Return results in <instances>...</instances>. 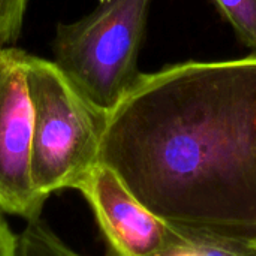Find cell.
<instances>
[{
    "instance_id": "3",
    "label": "cell",
    "mask_w": 256,
    "mask_h": 256,
    "mask_svg": "<svg viewBox=\"0 0 256 256\" xmlns=\"http://www.w3.org/2000/svg\"><path fill=\"white\" fill-rule=\"evenodd\" d=\"M150 3L152 0H99L87 16L57 27L54 63L106 117L141 76L138 54Z\"/></svg>"
},
{
    "instance_id": "8",
    "label": "cell",
    "mask_w": 256,
    "mask_h": 256,
    "mask_svg": "<svg viewBox=\"0 0 256 256\" xmlns=\"http://www.w3.org/2000/svg\"><path fill=\"white\" fill-rule=\"evenodd\" d=\"M238 38L256 54V0H214Z\"/></svg>"
},
{
    "instance_id": "2",
    "label": "cell",
    "mask_w": 256,
    "mask_h": 256,
    "mask_svg": "<svg viewBox=\"0 0 256 256\" xmlns=\"http://www.w3.org/2000/svg\"><path fill=\"white\" fill-rule=\"evenodd\" d=\"M26 82L32 105L30 170L46 200L78 189L100 164L106 116L99 112L54 62L27 54Z\"/></svg>"
},
{
    "instance_id": "7",
    "label": "cell",
    "mask_w": 256,
    "mask_h": 256,
    "mask_svg": "<svg viewBox=\"0 0 256 256\" xmlns=\"http://www.w3.org/2000/svg\"><path fill=\"white\" fill-rule=\"evenodd\" d=\"M18 256H84L68 246L54 231L38 220L27 222L20 234Z\"/></svg>"
},
{
    "instance_id": "10",
    "label": "cell",
    "mask_w": 256,
    "mask_h": 256,
    "mask_svg": "<svg viewBox=\"0 0 256 256\" xmlns=\"http://www.w3.org/2000/svg\"><path fill=\"white\" fill-rule=\"evenodd\" d=\"M18 240L20 236H15L0 210V256H18Z\"/></svg>"
},
{
    "instance_id": "9",
    "label": "cell",
    "mask_w": 256,
    "mask_h": 256,
    "mask_svg": "<svg viewBox=\"0 0 256 256\" xmlns=\"http://www.w3.org/2000/svg\"><path fill=\"white\" fill-rule=\"evenodd\" d=\"M27 0H0V48L18 39Z\"/></svg>"
},
{
    "instance_id": "1",
    "label": "cell",
    "mask_w": 256,
    "mask_h": 256,
    "mask_svg": "<svg viewBox=\"0 0 256 256\" xmlns=\"http://www.w3.org/2000/svg\"><path fill=\"white\" fill-rule=\"evenodd\" d=\"M100 164L168 225L256 242V54L141 74Z\"/></svg>"
},
{
    "instance_id": "4",
    "label": "cell",
    "mask_w": 256,
    "mask_h": 256,
    "mask_svg": "<svg viewBox=\"0 0 256 256\" xmlns=\"http://www.w3.org/2000/svg\"><path fill=\"white\" fill-rule=\"evenodd\" d=\"M27 52L0 48V210L38 220L46 198L32 180V105L26 82Z\"/></svg>"
},
{
    "instance_id": "5",
    "label": "cell",
    "mask_w": 256,
    "mask_h": 256,
    "mask_svg": "<svg viewBox=\"0 0 256 256\" xmlns=\"http://www.w3.org/2000/svg\"><path fill=\"white\" fill-rule=\"evenodd\" d=\"M88 202L114 256H153L172 226L141 204L123 182L99 164L76 189Z\"/></svg>"
},
{
    "instance_id": "6",
    "label": "cell",
    "mask_w": 256,
    "mask_h": 256,
    "mask_svg": "<svg viewBox=\"0 0 256 256\" xmlns=\"http://www.w3.org/2000/svg\"><path fill=\"white\" fill-rule=\"evenodd\" d=\"M153 256H256V242L172 226L166 244Z\"/></svg>"
}]
</instances>
